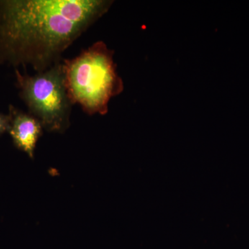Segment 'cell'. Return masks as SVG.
<instances>
[{
	"label": "cell",
	"mask_w": 249,
	"mask_h": 249,
	"mask_svg": "<svg viewBox=\"0 0 249 249\" xmlns=\"http://www.w3.org/2000/svg\"><path fill=\"white\" fill-rule=\"evenodd\" d=\"M113 55L104 42L98 41L76 58L62 63L72 104L78 103L90 115L107 114L111 98L124 90Z\"/></svg>",
	"instance_id": "cell-2"
},
{
	"label": "cell",
	"mask_w": 249,
	"mask_h": 249,
	"mask_svg": "<svg viewBox=\"0 0 249 249\" xmlns=\"http://www.w3.org/2000/svg\"><path fill=\"white\" fill-rule=\"evenodd\" d=\"M9 126V114H4L0 113V136L4 134L5 132H8Z\"/></svg>",
	"instance_id": "cell-5"
},
{
	"label": "cell",
	"mask_w": 249,
	"mask_h": 249,
	"mask_svg": "<svg viewBox=\"0 0 249 249\" xmlns=\"http://www.w3.org/2000/svg\"><path fill=\"white\" fill-rule=\"evenodd\" d=\"M19 95L31 114L48 132L62 133L70 125L72 103L65 83L62 64H55L34 76L16 70Z\"/></svg>",
	"instance_id": "cell-3"
},
{
	"label": "cell",
	"mask_w": 249,
	"mask_h": 249,
	"mask_svg": "<svg viewBox=\"0 0 249 249\" xmlns=\"http://www.w3.org/2000/svg\"><path fill=\"white\" fill-rule=\"evenodd\" d=\"M113 1L105 0H1L0 63L31 65L42 72Z\"/></svg>",
	"instance_id": "cell-1"
},
{
	"label": "cell",
	"mask_w": 249,
	"mask_h": 249,
	"mask_svg": "<svg viewBox=\"0 0 249 249\" xmlns=\"http://www.w3.org/2000/svg\"><path fill=\"white\" fill-rule=\"evenodd\" d=\"M9 126L8 132L14 145L34 158V152L37 141L42 133L40 121L33 116L19 110L13 106L9 108Z\"/></svg>",
	"instance_id": "cell-4"
}]
</instances>
